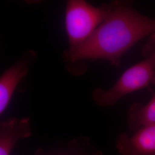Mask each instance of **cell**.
Wrapping results in <instances>:
<instances>
[{
    "label": "cell",
    "instance_id": "obj_1",
    "mask_svg": "<svg viewBox=\"0 0 155 155\" xmlns=\"http://www.w3.org/2000/svg\"><path fill=\"white\" fill-rule=\"evenodd\" d=\"M110 4L107 15L89 38L63 52L64 62L70 72L72 73L78 61L85 59H104L118 66L127 51L155 33V19L136 11L130 1H114Z\"/></svg>",
    "mask_w": 155,
    "mask_h": 155
},
{
    "label": "cell",
    "instance_id": "obj_2",
    "mask_svg": "<svg viewBox=\"0 0 155 155\" xmlns=\"http://www.w3.org/2000/svg\"><path fill=\"white\" fill-rule=\"evenodd\" d=\"M143 53L144 60L129 68L111 88L94 90L92 97L97 105L113 106L124 95L149 86L155 72V45H145Z\"/></svg>",
    "mask_w": 155,
    "mask_h": 155
},
{
    "label": "cell",
    "instance_id": "obj_3",
    "mask_svg": "<svg viewBox=\"0 0 155 155\" xmlns=\"http://www.w3.org/2000/svg\"><path fill=\"white\" fill-rule=\"evenodd\" d=\"M110 2L97 7L84 0L68 1L65 11V26L69 48L81 45L103 22L110 9Z\"/></svg>",
    "mask_w": 155,
    "mask_h": 155
},
{
    "label": "cell",
    "instance_id": "obj_4",
    "mask_svg": "<svg viewBox=\"0 0 155 155\" xmlns=\"http://www.w3.org/2000/svg\"><path fill=\"white\" fill-rule=\"evenodd\" d=\"M36 58L35 52L28 50L0 77V116L9 105L19 84L29 72Z\"/></svg>",
    "mask_w": 155,
    "mask_h": 155
},
{
    "label": "cell",
    "instance_id": "obj_5",
    "mask_svg": "<svg viewBox=\"0 0 155 155\" xmlns=\"http://www.w3.org/2000/svg\"><path fill=\"white\" fill-rule=\"evenodd\" d=\"M116 148L121 155H155V125L141 127L132 135L120 134Z\"/></svg>",
    "mask_w": 155,
    "mask_h": 155
},
{
    "label": "cell",
    "instance_id": "obj_6",
    "mask_svg": "<svg viewBox=\"0 0 155 155\" xmlns=\"http://www.w3.org/2000/svg\"><path fill=\"white\" fill-rule=\"evenodd\" d=\"M31 134L28 118H11L0 122V155H10L17 142Z\"/></svg>",
    "mask_w": 155,
    "mask_h": 155
},
{
    "label": "cell",
    "instance_id": "obj_7",
    "mask_svg": "<svg viewBox=\"0 0 155 155\" xmlns=\"http://www.w3.org/2000/svg\"><path fill=\"white\" fill-rule=\"evenodd\" d=\"M127 121L134 132L143 127L155 125V95L145 105L132 104L127 111Z\"/></svg>",
    "mask_w": 155,
    "mask_h": 155
},
{
    "label": "cell",
    "instance_id": "obj_8",
    "mask_svg": "<svg viewBox=\"0 0 155 155\" xmlns=\"http://www.w3.org/2000/svg\"><path fill=\"white\" fill-rule=\"evenodd\" d=\"M146 45H155V32L152 33L150 36V40H149L148 43ZM152 83H153L154 85H155V72L154 75H153V78H152Z\"/></svg>",
    "mask_w": 155,
    "mask_h": 155
}]
</instances>
